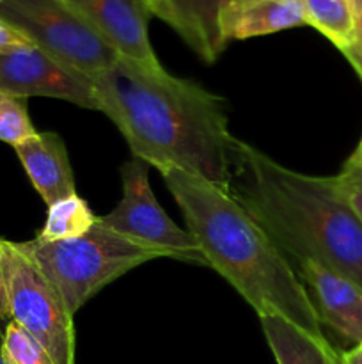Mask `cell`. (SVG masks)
Masks as SVG:
<instances>
[{
  "label": "cell",
  "mask_w": 362,
  "mask_h": 364,
  "mask_svg": "<svg viewBox=\"0 0 362 364\" xmlns=\"http://www.w3.org/2000/svg\"><path fill=\"white\" fill-rule=\"evenodd\" d=\"M35 134L38 130L28 116L27 100L0 92V141L14 148Z\"/></svg>",
  "instance_id": "ac0fdd59"
},
{
  "label": "cell",
  "mask_w": 362,
  "mask_h": 364,
  "mask_svg": "<svg viewBox=\"0 0 362 364\" xmlns=\"http://www.w3.org/2000/svg\"><path fill=\"white\" fill-rule=\"evenodd\" d=\"M0 364H6V363H4V359H2V355H0Z\"/></svg>",
  "instance_id": "4316f807"
},
{
  "label": "cell",
  "mask_w": 362,
  "mask_h": 364,
  "mask_svg": "<svg viewBox=\"0 0 362 364\" xmlns=\"http://www.w3.org/2000/svg\"><path fill=\"white\" fill-rule=\"evenodd\" d=\"M346 164L351 167H358V169H362V139L361 142H358L357 148H355V151L351 153V156L348 159Z\"/></svg>",
  "instance_id": "d4e9b609"
},
{
  "label": "cell",
  "mask_w": 362,
  "mask_h": 364,
  "mask_svg": "<svg viewBox=\"0 0 362 364\" xmlns=\"http://www.w3.org/2000/svg\"><path fill=\"white\" fill-rule=\"evenodd\" d=\"M28 45H32V43L23 34H20V32L14 31L13 27H9V25L0 20V50H9L16 48V46Z\"/></svg>",
  "instance_id": "ffe728a7"
},
{
  "label": "cell",
  "mask_w": 362,
  "mask_h": 364,
  "mask_svg": "<svg viewBox=\"0 0 362 364\" xmlns=\"http://www.w3.org/2000/svg\"><path fill=\"white\" fill-rule=\"evenodd\" d=\"M351 7H353L355 16V31H357L355 39H358L362 38V0H351Z\"/></svg>",
  "instance_id": "cb8c5ba5"
},
{
  "label": "cell",
  "mask_w": 362,
  "mask_h": 364,
  "mask_svg": "<svg viewBox=\"0 0 362 364\" xmlns=\"http://www.w3.org/2000/svg\"><path fill=\"white\" fill-rule=\"evenodd\" d=\"M149 6H151V11L155 16L160 18V14H162L163 11V0H148Z\"/></svg>",
  "instance_id": "484cf974"
},
{
  "label": "cell",
  "mask_w": 362,
  "mask_h": 364,
  "mask_svg": "<svg viewBox=\"0 0 362 364\" xmlns=\"http://www.w3.org/2000/svg\"><path fill=\"white\" fill-rule=\"evenodd\" d=\"M334 183L362 223V169L344 164L343 171L334 176Z\"/></svg>",
  "instance_id": "d6986e66"
},
{
  "label": "cell",
  "mask_w": 362,
  "mask_h": 364,
  "mask_svg": "<svg viewBox=\"0 0 362 364\" xmlns=\"http://www.w3.org/2000/svg\"><path fill=\"white\" fill-rule=\"evenodd\" d=\"M227 191L290 262L314 259L362 288V223L337 191L334 176L295 173L236 141Z\"/></svg>",
  "instance_id": "3957f363"
},
{
  "label": "cell",
  "mask_w": 362,
  "mask_h": 364,
  "mask_svg": "<svg viewBox=\"0 0 362 364\" xmlns=\"http://www.w3.org/2000/svg\"><path fill=\"white\" fill-rule=\"evenodd\" d=\"M0 355L6 364H55L46 348L13 320L2 334Z\"/></svg>",
  "instance_id": "e0dca14e"
},
{
  "label": "cell",
  "mask_w": 362,
  "mask_h": 364,
  "mask_svg": "<svg viewBox=\"0 0 362 364\" xmlns=\"http://www.w3.org/2000/svg\"><path fill=\"white\" fill-rule=\"evenodd\" d=\"M206 265L259 316L279 315L325 336L304 283L279 245L227 188L180 169L162 173Z\"/></svg>",
  "instance_id": "7a4b0ae2"
},
{
  "label": "cell",
  "mask_w": 362,
  "mask_h": 364,
  "mask_svg": "<svg viewBox=\"0 0 362 364\" xmlns=\"http://www.w3.org/2000/svg\"><path fill=\"white\" fill-rule=\"evenodd\" d=\"M0 20L53 59L91 78L121 57L67 0H2Z\"/></svg>",
  "instance_id": "5b68a950"
},
{
  "label": "cell",
  "mask_w": 362,
  "mask_h": 364,
  "mask_svg": "<svg viewBox=\"0 0 362 364\" xmlns=\"http://www.w3.org/2000/svg\"><path fill=\"white\" fill-rule=\"evenodd\" d=\"M87 23L124 59L153 71H162L151 41L148 0H67Z\"/></svg>",
  "instance_id": "9c48e42d"
},
{
  "label": "cell",
  "mask_w": 362,
  "mask_h": 364,
  "mask_svg": "<svg viewBox=\"0 0 362 364\" xmlns=\"http://www.w3.org/2000/svg\"><path fill=\"white\" fill-rule=\"evenodd\" d=\"M98 223V215H94L89 208L87 201L80 196H70L48 206V215L38 238L41 240H70L87 233Z\"/></svg>",
  "instance_id": "2e32d148"
},
{
  "label": "cell",
  "mask_w": 362,
  "mask_h": 364,
  "mask_svg": "<svg viewBox=\"0 0 362 364\" xmlns=\"http://www.w3.org/2000/svg\"><path fill=\"white\" fill-rule=\"evenodd\" d=\"M14 151L46 206L77 194L70 155L59 134L38 132L34 137L14 146Z\"/></svg>",
  "instance_id": "8fae6325"
},
{
  "label": "cell",
  "mask_w": 362,
  "mask_h": 364,
  "mask_svg": "<svg viewBox=\"0 0 362 364\" xmlns=\"http://www.w3.org/2000/svg\"><path fill=\"white\" fill-rule=\"evenodd\" d=\"M0 2H2V0H0Z\"/></svg>",
  "instance_id": "83f0119b"
},
{
  "label": "cell",
  "mask_w": 362,
  "mask_h": 364,
  "mask_svg": "<svg viewBox=\"0 0 362 364\" xmlns=\"http://www.w3.org/2000/svg\"><path fill=\"white\" fill-rule=\"evenodd\" d=\"M307 25L322 32L343 52L355 41V16L351 0H302Z\"/></svg>",
  "instance_id": "9a60e30c"
},
{
  "label": "cell",
  "mask_w": 362,
  "mask_h": 364,
  "mask_svg": "<svg viewBox=\"0 0 362 364\" xmlns=\"http://www.w3.org/2000/svg\"><path fill=\"white\" fill-rule=\"evenodd\" d=\"M6 318H9V302H7L6 272H4L2 244H0V320H6Z\"/></svg>",
  "instance_id": "7402d4cb"
},
{
  "label": "cell",
  "mask_w": 362,
  "mask_h": 364,
  "mask_svg": "<svg viewBox=\"0 0 362 364\" xmlns=\"http://www.w3.org/2000/svg\"><path fill=\"white\" fill-rule=\"evenodd\" d=\"M266 343L277 364H343L341 354L327 341L279 315L259 316Z\"/></svg>",
  "instance_id": "5bb4252c"
},
{
  "label": "cell",
  "mask_w": 362,
  "mask_h": 364,
  "mask_svg": "<svg viewBox=\"0 0 362 364\" xmlns=\"http://www.w3.org/2000/svg\"><path fill=\"white\" fill-rule=\"evenodd\" d=\"M304 283L322 327L351 345L362 343V288L314 259L291 262Z\"/></svg>",
  "instance_id": "30bf717a"
},
{
  "label": "cell",
  "mask_w": 362,
  "mask_h": 364,
  "mask_svg": "<svg viewBox=\"0 0 362 364\" xmlns=\"http://www.w3.org/2000/svg\"><path fill=\"white\" fill-rule=\"evenodd\" d=\"M0 92L20 98H55L105 112L92 78L53 59L38 46L0 50Z\"/></svg>",
  "instance_id": "ba28073f"
},
{
  "label": "cell",
  "mask_w": 362,
  "mask_h": 364,
  "mask_svg": "<svg viewBox=\"0 0 362 364\" xmlns=\"http://www.w3.org/2000/svg\"><path fill=\"white\" fill-rule=\"evenodd\" d=\"M105 116L119 128L135 159L158 169H180L229 188L236 141L224 100L165 70L153 71L119 57L92 77Z\"/></svg>",
  "instance_id": "6da1fadb"
},
{
  "label": "cell",
  "mask_w": 362,
  "mask_h": 364,
  "mask_svg": "<svg viewBox=\"0 0 362 364\" xmlns=\"http://www.w3.org/2000/svg\"><path fill=\"white\" fill-rule=\"evenodd\" d=\"M307 25L302 0H234L222 14L226 43Z\"/></svg>",
  "instance_id": "4fadbf2b"
},
{
  "label": "cell",
  "mask_w": 362,
  "mask_h": 364,
  "mask_svg": "<svg viewBox=\"0 0 362 364\" xmlns=\"http://www.w3.org/2000/svg\"><path fill=\"white\" fill-rule=\"evenodd\" d=\"M4 272L13 322L35 338L55 364H75L73 316L62 297L18 242L4 240Z\"/></svg>",
  "instance_id": "8992f818"
},
{
  "label": "cell",
  "mask_w": 362,
  "mask_h": 364,
  "mask_svg": "<svg viewBox=\"0 0 362 364\" xmlns=\"http://www.w3.org/2000/svg\"><path fill=\"white\" fill-rule=\"evenodd\" d=\"M341 53H343V55L346 57L348 63H350L351 66H353V70L357 71L358 77L362 78V38L355 39V41L351 43V45L348 46V48H344Z\"/></svg>",
  "instance_id": "44dd1931"
},
{
  "label": "cell",
  "mask_w": 362,
  "mask_h": 364,
  "mask_svg": "<svg viewBox=\"0 0 362 364\" xmlns=\"http://www.w3.org/2000/svg\"><path fill=\"white\" fill-rule=\"evenodd\" d=\"M149 167L135 156L121 167L123 198L112 212L98 220L137 244L158 249L167 258L208 267L194 237L181 230L156 201L149 185Z\"/></svg>",
  "instance_id": "52a82bcc"
},
{
  "label": "cell",
  "mask_w": 362,
  "mask_h": 364,
  "mask_svg": "<svg viewBox=\"0 0 362 364\" xmlns=\"http://www.w3.org/2000/svg\"><path fill=\"white\" fill-rule=\"evenodd\" d=\"M18 245L55 287L71 316L117 277L151 259L167 258L158 249L137 244L99 220L78 238L41 240L35 237Z\"/></svg>",
  "instance_id": "277c9868"
},
{
  "label": "cell",
  "mask_w": 362,
  "mask_h": 364,
  "mask_svg": "<svg viewBox=\"0 0 362 364\" xmlns=\"http://www.w3.org/2000/svg\"><path fill=\"white\" fill-rule=\"evenodd\" d=\"M341 363L343 364H362V343L353 345L350 350L341 354Z\"/></svg>",
  "instance_id": "603a6c76"
},
{
  "label": "cell",
  "mask_w": 362,
  "mask_h": 364,
  "mask_svg": "<svg viewBox=\"0 0 362 364\" xmlns=\"http://www.w3.org/2000/svg\"><path fill=\"white\" fill-rule=\"evenodd\" d=\"M234 0H163L160 20L169 23L204 63L212 64L226 48L222 14Z\"/></svg>",
  "instance_id": "7c38bea8"
}]
</instances>
